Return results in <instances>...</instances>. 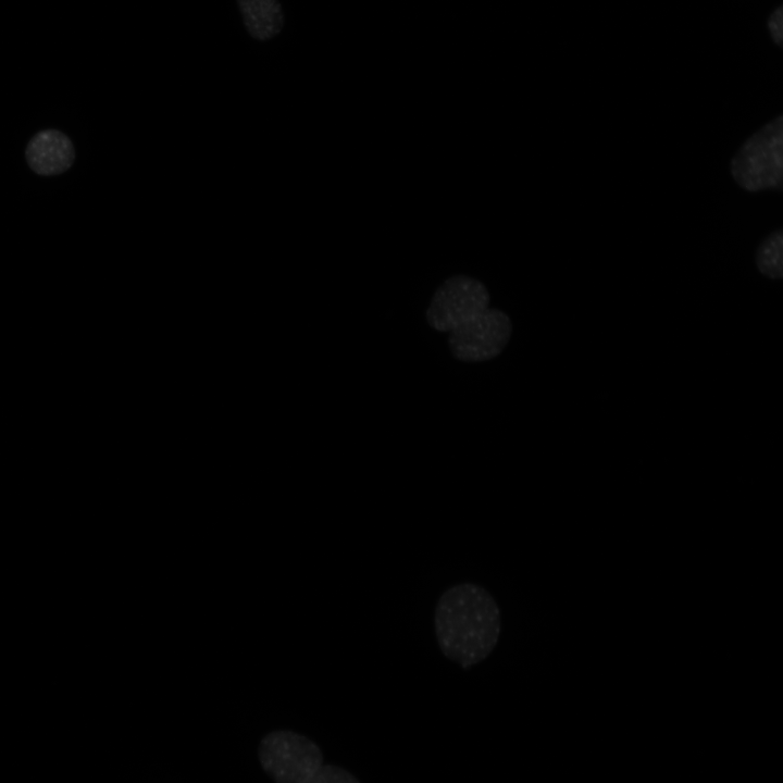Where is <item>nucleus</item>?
Instances as JSON below:
<instances>
[{
	"instance_id": "6",
	"label": "nucleus",
	"mask_w": 783,
	"mask_h": 783,
	"mask_svg": "<svg viewBox=\"0 0 783 783\" xmlns=\"http://www.w3.org/2000/svg\"><path fill=\"white\" fill-rule=\"evenodd\" d=\"M74 156L72 141L57 129L37 133L26 148L29 166L40 175H54L66 171L72 165Z\"/></svg>"
},
{
	"instance_id": "8",
	"label": "nucleus",
	"mask_w": 783,
	"mask_h": 783,
	"mask_svg": "<svg viewBox=\"0 0 783 783\" xmlns=\"http://www.w3.org/2000/svg\"><path fill=\"white\" fill-rule=\"evenodd\" d=\"M756 265L761 274L780 279L783 276V232L770 233L756 249Z\"/></svg>"
},
{
	"instance_id": "9",
	"label": "nucleus",
	"mask_w": 783,
	"mask_h": 783,
	"mask_svg": "<svg viewBox=\"0 0 783 783\" xmlns=\"http://www.w3.org/2000/svg\"><path fill=\"white\" fill-rule=\"evenodd\" d=\"M307 783H360L346 769L335 765H323Z\"/></svg>"
},
{
	"instance_id": "5",
	"label": "nucleus",
	"mask_w": 783,
	"mask_h": 783,
	"mask_svg": "<svg viewBox=\"0 0 783 783\" xmlns=\"http://www.w3.org/2000/svg\"><path fill=\"white\" fill-rule=\"evenodd\" d=\"M509 315L488 308L480 315L449 332L452 356L463 362H482L499 356L512 335Z\"/></svg>"
},
{
	"instance_id": "1",
	"label": "nucleus",
	"mask_w": 783,
	"mask_h": 783,
	"mask_svg": "<svg viewBox=\"0 0 783 783\" xmlns=\"http://www.w3.org/2000/svg\"><path fill=\"white\" fill-rule=\"evenodd\" d=\"M434 631L443 655L469 669L485 660L500 635V610L493 595L475 583H458L439 596Z\"/></svg>"
},
{
	"instance_id": "2",
	"label": "nucleus",
	"mask_w": 783,
	"mask_h": 783,
	"mask_svg": "<svg viewBox=\"0 0 783 783\" xmlns=\"http://www.w3.org/2000/svg\"><path fill=\"white\" fill-rule=\"evenodd\" d=\"M735 183L746 191L781 189L783 184V116L754 133L730 162Z\"/></svg>"
},
{
	"instance_id": "7",
	"label": "nucleus",
	"mask_w": 783,
	"mask_h": 783,
	"mask_svg": "<svg viewBox=\"0 0 783 783\" xmlns=\"http://www.w3.org/2000/svg\"><path fill=\"white\" fill-rule=\"evenodd\" d=\"M244 27L258 41H268L281 34L285 14L279 0H236Z\"/></svg>"
},
{
	"instance_id": "10",
	"label": "nucleus",
	"mask_w": 783,
	"mask_h": 783,
	"mask_svg": "<svg viewBox=\"0 0 783 783\" xmlns=\"http://www.w3.org/2000/svg\"><path fill=\"white\" fill-rule=\"evenodd\" d=\"M768 30L772 41L782 47L783 44V7L778 5L769 15L767 22Z\"/></svg>"
},
{
	"instance_id": "3",
	"label": "nucleus",
	"mask_w": 783,
	"mask_h": 783,
	"mask_svg": "<svg viewBox=\"0 0 783 783\" xmlns=\"http://www.w3.org/2000/svg\"><path fill=\"white\" fill-rule=\"evenodd\" d=\"M258 758L274 783H307L323 766L319 745L291 730L266 733L259 743Z\"/></svg>"
},
{
	"instance_id": "4",
	"label": "nucleus",
	"mask_w": 783,
	"mask_h": 783,
	"mask_svg": "<svg viewBox=\"0 0 783 783\" xmlns=\"http://www.w3.org/2000/svg\"><path fill=\"white\" fill-rule=\"evenodd\" d=\"M488 304L489 294L482 282L467 275H455L436 289L425 318L433 330L449 333L483 313Z\"/></svg>"
}]
</instances>
